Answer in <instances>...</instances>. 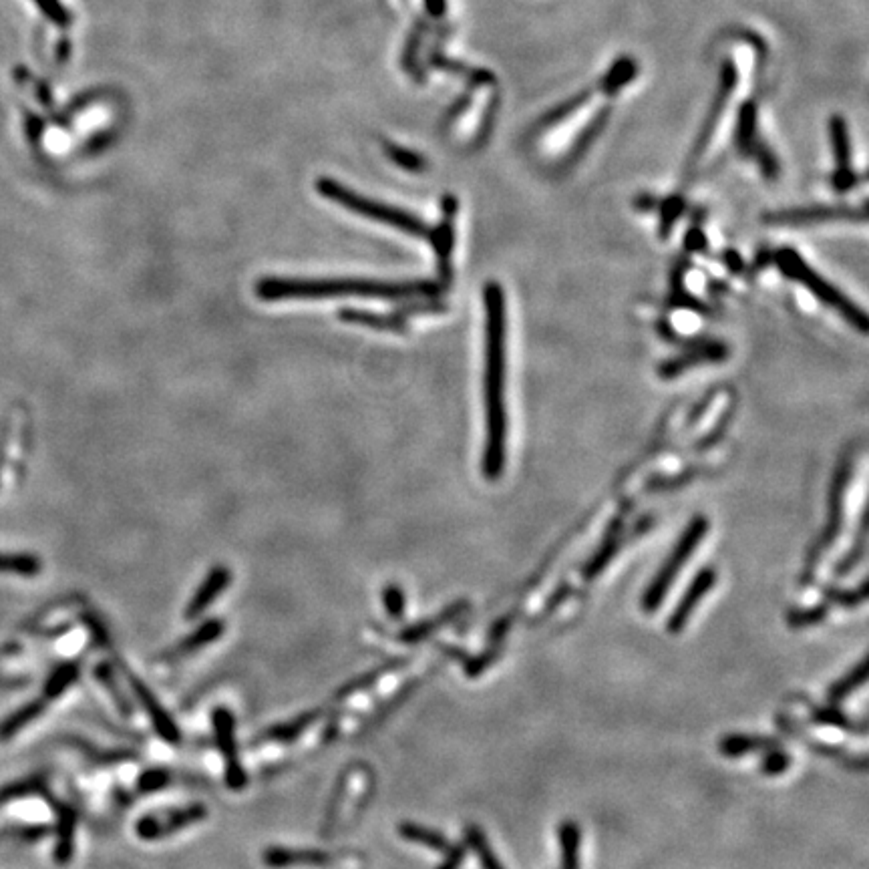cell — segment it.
Returning a JSON list of instances; mask_svg holds the SVG:
<instances>
[{
    "label": "cell",
    "instance_id": "1",
    "mask_svg": "<svg viewBox=\"0 0 869 869\" xmlns=\"http://www.w3.org/2000/svg\"><path fill=\"white\" fill-rule=\"evenodd\" d=\"M485 302V417L487 443L483 471L489 479H497L505 465L507 441V411H505V342L507 316L505 294L495 282L483 290Z\"/></svg>",
    "mask_w": 869,
    "mask_h": 869
},
{
    "label": "cell",
    "instance_id": "2",
    "mask_svg": "<svg viewBox=\"0 0 869 869\" xmlns=\"http://www.w3.org/2000/svg\"><path fill=\"white\" fill-rule=\"evenodd\" d=\"M437 286L431 282H379L359 278H264L256 284L258 298L266 302L276 300H314V298H387L401 300L413 296H433Z\"/></svg>",
    "mask_w": 869,
    "mask_h": 869
},
{
    "label": "cell",
    "instance_id": "3",
    "mask_svg": "<svg viewBox=\"0 0 869 869\" xmlns=\"http://www.w3.org/2000/svg\"><path fill=\"white\" fill-rule=\"evenodd\" d=\"M316 190H318V194L322 198H326V200H330V202L346 208V210L357 214V216H363L367 220L379 222L383 226L397 228V230H401V232H405L409 236H417V238L419 236L421 238H431L433 236L431 230L419 218H415V216H411V214H407L403 210H397L393 206L369 200V198H365V196H361V194H357V192H353L349 188H344L342 184H338V182H334L330 178H320L316 182Z\"/></svg>",
    "mask_w": 869,
    "mask_h": 869
},
{
    "label": "cell",
    "instance_id": "4",
    "mask_svg": "<svg viewBox=\"0 0 869 869\" xmlns=\"http://www.w3.org/2000/svg\"><path fill=\"white\" fill-rule=\"evenodd\" d=\"M707 532H709V521L703 515L694 517L686 526V530L682 532L672 554L666 558L664 566L658 570V574L654 576V580L650 582V586L646 588V592L642 596V610L646 614H652V612H656V608H660L672 582L676 580V576L680 574V570L684 568L688 558L694 554V550L699 548V544L703 542Z\"/></svg>",
    "mask_w": 869,
    "mask_h": 869
},
{
    "label": "cell",
    "instance_id": "5",
    "mask_svg": "<svg viewBox=\"0 0 869 869\" xmlns=\"http://www.w3.org/2000/svg\"><path fill=\"white\" fill-rule=\"evenodd\" d=\"M777 264L781 266V270L789 276V278H793V280H797L799 284H803V286H807L811 292H813V296H817L821 302H825L829 308H833V310H837L847 322H851L855 328H859L861 332H865L867 330V320H865V314L855 306V304H851L835 286H831L825 278H821L815 270H811L803 260H801V256L797 254V252H793V250H781L779 254H777Z\"/></svg>",
    "mask_w": 869,
    "mask_h": 869
},
{
    "label": "cell",
    "instance_id": "6",
    "mask_svg": "<svg viewBox=\"0 0 869 869\" xmlns=\"http://www.w3.org/2000/svg\"><path fill=\"white\" fill-rule=\"evenodd\" d=\"M214 737L226 767V785L232 791H242L248 785V773L242 765L238 743H236V719L226 707H218L212 713Z\"/></svg>",
    "mask_w": 869,
    "mask_h": 869
},
{
    "label": "cell",
    "instance_id": "7",
    "mask_svg": "<svg viewBox=\"0 0 869 869\" xmlns=\"http://www.w3.org/2000/svg\"><path fill=\"white\" fill-rule=\"evenodd\" d=\"M206 815L208 809L202 803H192L180 809H165V811L143 815L137 821L135 831L145 841H157L178 833L190 825L200 823L202 819H206Z\"/></svg>",
    "mask_w": 869,
    "mask_h": 869
},
{
    "label": "cell",
    "instance_id": "8",
    "mask_svg": "<svg viewBox=\"0 0 869 869\" xmlns=\"http://www.w3.org/2000/svg\"><path fill=\"white\" fill-rule=\"evenodd\" d=\"M121 668H123V672H125V678H127V682H129V686H131V690H133V694H135L137 703H139V705L143 707V711L147 713V717H149V721H151L155 733H157L165 743H169V745H180V743H182V733H180L178 725L173 723V719H171L169 713L163 709V705L157 701V697H155V694L151 692V688H149L143 680H139V676H135L131 670H127L125 666H121Z\"/></svg>",
    "mask_w": 869,
    "mask_h": 869
},
{
    "label": "cell",
    "instance_id": "9",
    "mask_svg": "<svg viewBox=\"0 0 869 869\" xmlns=\"http://www.w3.org/2000/svg\"><path fill=\"white\" fill-rule=\"evenodd\" d=\"M717 584V572L715 568H703L694 580L690 582V586L686 588L684 596L680 598V602L676 604L674 612L668 618V632L670 634H680L686 626V622L690 620L692 612L697 610V606L701 604V600L715 588Z\"/></svg>",
    "mask_w": 869,
    "mask_h": 869
},
{
    "label": "cell",
    "instance_id": "10",
    "mask_svg": "<svg viewBox=\"0 0 869 869\" xmlns=\"http://www.w3.org/2000/svg\"><path fill=\"white\" fill-rule=\"evenodd\" d=\"M737 83H739V75H737L735 65H733V63L723 65V69H721L719 91H717V97H715L713 107H711V111H709L707 123L703 125V131H701V137H699V141H697V147H694V153L690 155V165H692V163H697V161L701 159V155L705 153L707 143L711 141L717 123L721 121V117H723V113H725V109H727V105H729V99H731V95H733Z\"/></svg>",
    "mask_w": 869,
    "mask_h": 869
},
{
    "label": "cell",
    "instance_id": "11",
    "mask_svg": "<svg viewBox=\"0 0 869 869\" xmlns=\"http://www.w3.org/2000/svg\"><path fill=\"white\" fill-rule=\"evenodd\" d=\"M232 582V572L226 566H216L208 572V576L204 578V582L200 584V588L196 590V594L192 596V600L186 606V620H196L200 618L216 600L218 596L230 586Z\"/></svg>",
    "mask_w": 869,
    "mask_h": 869
},
{
    "label": "cell",
    "instance_id": "12",
    "mask_svg": "<svg viewBox=\"0 0 869 869\" xmlns=\"http://www.w3.org/2000/svg\"><path fill=\"white\" fill-rule=\"evenodd\" d=\"M467 610H469V602H467V600H457V602H453L451 606L443 608L437 616L425 618V620H421V622H415V624L403 628L401 634H399V640H401L403 644H417V642H423V640H427L431 634H435L437 630H441L443 626L455 622V620H457L459 616H463Z\"/></svg>",
    "mask_w": 869,
    "mask_h": 869
},
{
    "label": "cell",
    "instance_id": "13",
    "mask_svg": "<svg viewBox=\"0 0 869 869\" xmlns=\"http://www.w3.org/2000/svg\"><path fill=\"white\" fill-rule=\"evenodd\" d=\"M264 863L274 869L294 865H328L334 861V853L324 849H298V847H268L262 855Z\"/></svg>",
    "mask_w": 869,
    "mask_h": 869
},
{
    "label": "cell",
    "instance_id": "14",
    "mask_svg": "<svg viewBox=\"0 0 869 869\" xmlns=\"http://www.w3.org/2000/svg\"><path fill=\"white\" fill-rule=\"evenodd\" d=\"M829 133H831V145L835 155V188L847 190L853 184L849 159H851V147H849V133L843 117L835 115L829 121Z\"/></svg>",
    "mask_w": 869,
    "mask_h": 869
},
{
    "label": "cell",
    "instance_id": "15",
    "mask_svg": "<svg viewBox=\"0 0 869 869\" xmlns=\"http://www.w3.org/2000/svg\"><path fill=\"white\" fill-rule=\"evenodd\" d=\"M224 622L218 618L206 620L200 628H196L192 634H188L182 642H178L173 648H169L167 652H163V660L165 662H176L178 658L190 656L206 646H210L212 642H216L222 634H224Z\"/></svg>",
    "mask_w": 869,
    "mask_h": 869
},
{
    "label": "cell",
    "instance_id": "16",
    "mask_svg": "<svg viewBox=\"0 0 869 869\" xmlns=\"http://www.w3.org/2000/svg\"><path fill=\"white\" fill-rule=\"evenodd\" d=\"M57 809V845H55V861L59 865H65L73 859L75 851V827H77V813L71 805L55 803Z\"/></svg>",
    "mask_w": 869,
    "mask_h": 869
},
{
    "label": "cell",
    "instance_id": "17",
    "mask_svg": "<svg viewBox=\"0 0 869 869\" xmlns=\"http://www.w3.org/2000/svg\"><path fill=\"white\" fill-rule=\"evenodd\" d=\"M773 747H781V743L777 739H771V737L739 735V733L737 735H727L719 743L721 755H725L729 759H737V757H743V755L753 753V751H769Z\"/></svg>",
    "mask_w": 869,
    "mask_h": 869
},
{
    "label": "cell",
    "instance_id": "18",
    "mask_svg": "<svg viewBox=\"0 0 869 869\" xmlns=\"http://www.w3.org/2000/svg\"><path fill=\"white\" fill-rule=\"evenodd\" d=\"M853 220L855 214L847 208H813V210H795V212H781L767 216V222L773 224H805V222H817V220Z\"/></svg>",
    "mask_w": 869,
    "mask_h": 869
},
{
    "label": "cell",
    "instance_id": "19",
    "mask_svg": "<svg viewBox=\"0 0 869 869\" xmlns=\"http://www.w3.org/2000/svg\"><path fill=\"white\" fill-rule=\"evenodd\" d=\"M322 717L320 709L308 711V713H300L298 717H294L292 721L280 723L270 727L268 731H264V741L270 743H294L306 729H310L318 719Z\"/></svg>",
    "mask_w": 869,
    "mask_h": 869
},
{
    "label": "cell",
    "instance_id": "20",
    "mask_svg": "<svg viewBox=\"0 0 869 869\" xmlns=\"http://www.w3.org/2000/svg\"><path fill=\"white\" fill-rule=\"evenodd\" d=\"M560 849H562V869H580V845L582 831L578 823L564 821L558 829Z\"/></svg>",
    "mask_w": 869,
    "mask_h": 869
},
{
    "label": "cell",
    "instance_id": "21",
    "mask_svg": "<svg viewBox=\"0 0 869 869\" xmlns=\"http://www.w3.org/2000/svg\"><path fill=\"white\" fill-rule=\"evenodd\" d=\"M403 662H405L403 658H395V660L385 662V664H381V666H377V668H373V670H369V672H363L361 676H355L353 680H349L346 684H342V686L336 690L334 701H344V699L353 697L355 692H361V690L373 686V684H375L383 674H387V672H391V670L403 666Z\"/></svg>",
    "mask_w": 869,
    "mask_h": 869
},
{
    "label": "cell",
    "instance_id": "22",
    "mask_svg": "<svg viewBox=\"0 0 869 869\" xmlns=\"http://www.w3.org/2000/svg\"><path fill=\"white\" fill-rule=\"evenodd\" d=\"M397 831H399V835L405 841L421 843V845H425L429 849H435V851H447V847L451 845L449 839L441 831H435L431 827H425V825H419V823H413V821H403L397 827Z\"/></svg>",
    "mask_w": 869,
    "mask_h": 869
},
{
    "label": "cell",
    "instance_id": "23",
    "mask_svg": "<svg viewBox=\"0 0 869 869\" xmlns=\"http://www.w3.org/2000/svg\"><path fill=\"white\" fill-rule=\"evenodd\" d=\"M867 680V660L861 658L843 678L833 682L827 690V699L831 705H837L845 701L851 692H855L859 686H863Z\"/></svg>",
    "mask_w": 869,
    "mask_h": 869
},
{
    "label": "cell",
    "instance_id": "24",
    "mask_svg": "<svg viewBox=\"0 0 869 869\" xmlns=\"http://www.w3.org/2000/svg\"><path fill=\"white\" fill-rule=\"evenodd\" d=\"M45 701H33L27 703L23 709H17L13 715H9L3 723H0V741H9L17 733H21L29 723L39 719L45 713Z\"/></svg>",
    "mask_w": 869,
    "mask_h": 869
},
{
    "label": "cell",
    "instance_id": "25",
    "mask_svg": "<svg viewBox=\"0 0 869 869\" xmlns=\"http://www.w3.org/2000/svg\"><path fill=\"white\" fill-rule=\"evenodd\" d=\"M811 721L819 727H833V729H841L847 733H859L865 735V725L863 723H855L851 721L841 709H837L835 705L829 707H813L811 709Z\"/></svg>",
    "mask_w": 869,
    "mask_h": 869
},
{
    "label": "cell",
    "instance_id": "26",
    "mask_svg": "<svg viewBox=\"0 0 869 869\" xmlns=\"http://www.w3.org/2000/svg\"><path fill=\"white\" fill-rule=\"evenodd\" d=\"M79 674H81V666L77 662H65L57 666L49 676V680L45 682V690H43L45 699L49 701L59 699L65 690H69L77 682Z\"/></svg>",
    "mask_w": 869,
    "mask_h": 869
},
{
    "label": "cell",
    "instance_id": "27",
    "mask_svg": "<svg viewBox=\"0 0 869 869\" xmlns=\"http://www.w3.org/2000/svg\"><path fill=\"white\" fill-rule=\"evenodd\" d=\"M93 672H95V678H97V680L105 686V690L109 692V697L113 699L117 711H119L123 717H131V715H133L131 703H129V699L125 697L123 690H121V686H119V682H117V676H115V672H113V666L107 664V662H101V664L95 666Z\"/></svg>",
    "mask_w": 869,
    "mask_h": 869
},
{
    "label": "cell",
    "instance_id": "28",
    "mask_svg": "<svg viewBox=\"0 0 869 869\" xmlns=\"http://www.w3.org/2000/svg\"><path fill=\"white\" fill-rule=\"evenodd\" d=\"M463 835H465V845H469L475 851L483 869H505L503 863L495 857L493 849L489 847L485 833L477 825H465Z\"/></svg>",
    "mask_w": 869,
    "mask_h": 869
},
{
    "label": "cell",
    "instance_id": "29",
    "mask_svg": "<svg viewBox=\"0 0 869 869\" xmlns=\"http://www.w3.org/2000/svg\"><path fill=\"white\" fill-rule=\"evenodd\" d=\"M340 318L349 324H361L371 326L379 330H401L403 322L401 316H379L373 312H361V310H342Z\"/></svg>",
    "mask_w": 869,
    "mask_h": 869
},
{
    "label": "cell",
    "instance_id": "30",
    "mask_svg": "<svg viewBox=\"0 0 869 869\" xmlns=\"http://www.w3.org/2000/svg\"><path fill=\"white\" fill-rule=\"evenodd\" d=\"M43 570V564L37 556L29 554H0V572L3 574H19V576H37Z\"/></svg>",
    "mask_w": 869,
    "mask_h": 869
},
{
    "label": "cell",
    "instance_id": "31",
    "mask_svg": "<svg viewBox=\"0 0 869 869\" xmlns=\"http://www.w3.org/2000/svg\"><path fill=\"white\" fill-rule=\"evenodd\" d=\"M827 616H829V606L819 604L811 608H793L787 612L785 620L791 628H807V626L821 624L823 620H827Z\"/></svg>",
    "mask_w": 869,
    "mask_h": 869
},
{
    "label": "cell",
    "instance_id": "32",
    "mask_svg": "<svg viewBox=\"0 0 869 869\" xmlns=\"http://www.w3.org/2000/svg\"><path fill=\"white\" fill-rule=\"evenodd\" d=\"M385 153L391 157V161L399 167H403L405 171L411 173H421L427 169V159L421 157L415 151H409L405 147H399L395 143H385Z\"/></svg>",
    "mask_w": 869,
    "mask_h": 869
},
{
    "label": "cell",
    "instance_id": "33",
    "mask_svg": "<svg viewBox=\"0 0 869 869\" xmlns=\"http://www.w3.org/2000/svg\"><path fill=\"white\" fill-rule=\"evenodd\" d=\"M43 785H45V779L41 775H37V777H29V779L13 783V785H9L5 789H0V805H5L9 801H13V799H21V797L39 793L43 789Z\"/></svg>",
    "mask_w": 869,
    "mask_h": 869
},
{
    "label": "cell",
    "instance_id": "34",
    "mask_svg": "<svg viewBox=\"0 0 869 869\" xmlns=\"http://www.w3.org/2000/svg\"><path fill=\"white\" fill-rule=\"evenodd\" d=\"M383 606L385 612L389 614V618L393 620H403L405 618V610H407V598H405V590L397 584H389L383 588Z\"/></svg>",
    "mask_w": 869,
    "mask_h": 869
},
{
    "label": "cell",
    "instance_id": "35",
    "mask_svg": "<svg viewBox=\"0 0 869 869\" xmlns=\"http://www.w3.org/2000/svg\"><path fill=\"white\" fill-rule=\"evenodd\" d=\"M825 600L839 604L843 608H857L859 604L865 602V580L861 582V586L857 590H841V588H823Z\"/></svg>",
    "mask_w": 869,
    "mask_h": 869
},
{
    "label": "cell",
    "instance_id": "36",
    "mask_svg": "<svg viewBox=\"0 0 869 869\" xmlns=\"http://www.w3.org/2000/svg\"><path fill=\"white\" fill-rule=\"evenodd\" d=\"M791 767V755L787 751H783L781 747H773L767 751V757L763 759L761 771L767 777H779L783 775L787 769Z\"/></svg>",
    "mask_w": 869,
    "mask_h": 869
},
{
    "label": "cell",
    "instance_id": "37",
    "mask_svg": "<svg viewBox=\"0 0 869 869\" xmlns=\"http://www.w3.org/2000/svg\"><path fill=\"white\" fill-rule=\"evenodd\" d=\"M171 781V775L167 769H149L137 779V791L139 793H157L165 789Z\"/></svg>",
    "mask_w": 869,
    "mask_h": 869
},
{
    "label": "cell",
    "instance_id": "38",
    "mask_svg": "<svg viewBox=\"0 0 869 869\" xmlns=\"http://www.w3.org/2000/svg\"><path fill=\"white\" fill-rule=\"evenodd\" d=\"M616 552H618V542H612V544H606L588 564H586V568H584V578L586 580H594L596 576H600L604 570H606V566L610 564V560L616 556Z\"/></svg>",
    "mask_w": 869,
    "mask_h": 869
},
{
    "label": "cell",
    "instance_id": "39",
    "mask_svg": "<svg viewBox=\"0 0 869 869\" xmlns=\"http://www.w3.org/2000/svg\"><path fill=\"white\" fill-rule=\"evenodd\" d=\"M499 648L501 646H489L485 652H481V654H477V656H473V658H465L467 662H465V674L469 676V678H477L481 672H485L495 660H497V656H499Z\"/></svg>",
    "mask_w": 869,
    "mask_h": 869
},
{
    "label": "cell",
    "instance_id": "40",
    "mask_svg": "<svg viewBox=\"0 0 869 869\" xmlns=\"http://www.w3.org/2000/svg\"><path fill=\"white\" fill-rule=\"evenodd\" d=\"M37 5L49 15L51 21H55L61 27H67L71 23V17L67 13V9L61 7L59 0H37Z\"/></svg>",
    "mask_w": 869,
    "mask_h": 869
},
{
    "label": "cell",
    "instance_id": "41",
    "mask_svg": "<svg viewBox=\"0 0 869 869\" xmlns=\"http://www.w3.org/2000/svg\"><path fill=\"white\" fill-rule=\"evenodd\" d=\"M467 855V845L465 843H457V845H449L447 847V855L445 859L439 863L437 869H459L463 859Z\"/></svg>",
    "mask_w": 869,
    "mask_h": 869
},
{
    "label": "cell",
    "instance_id": "42",
    "mask_svg": "<svg viewBox=\"0 0 869 869\" xmlns=\"http://www.w3.org/2000/svg\"><path fill=\"white\" fill-rule=\"evenodd\" d=\"M85 624L89 626V632L93 636V640L101 646V648H109L111 646V638L109 632L105 630V626L101 624V620L93 614H85Z\"/></svg>",
    "mask_w": 869,
    "mask_h": 869
},
{
    "label": "cell",
    "instance_id": "43",
    "mask_svg": "<svg viewBox=\"0 0 869 869\" xmlns=\"http://www.w3.org/2000/svg\"><path fill=\"white\" fill-rule=\"evenodd\" d=\"M511 624H513V614H507V616H501L499 620H495V624L489 630V644L491 646H501L503 638L507 636V632L511 628Z\"/></svg>",
    "mask_w": 869,
    "mask_h": 869
},
{
    "label": "cell",
    "instance_id": "44",
    "mask_svg": "<svg viewBox=\"0 0 869 869\" xmlns=\"http://www.w3.org/2000/svg\"><path fill=\"white\" fill-rule=\"evenodd\" d=\"M425 7L433 17H441L445 13V0H425Z\"/></svg>",
    "mask_w": 869,
    "mask_h": 869
}]
</instances>
